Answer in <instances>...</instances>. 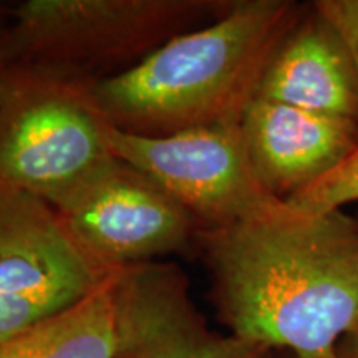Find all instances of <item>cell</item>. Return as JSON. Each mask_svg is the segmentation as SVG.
<instances>
[{"mask_svg": "<svg viewBox=\"0 0 358 358\" xmlns=\"http://www.w3.org/2000/svg\"><path fill=\"white\" fill-rule=\"evenodd\" d=\"M227 334L295 358H330L358 327V219L343 211L199 231Z\"/></svg>", "mask_w": 358, "mask_h": 358, "instance_id": "1", "label": "cell"}, {"mask_svg": "<svg viewBox=\"0 0 358 358\" xmlns=\"http://www.w3.org/2000/svg\"><path fill=\"white\" fill-rule=\"evenodd\" d=\"M303 10L290 0L229 2L214 20L168 40L90 92L111 127L143 136L241 123Z\"/></svg>", "mask_w": 358, "mask_h": 358, "instance_id": "2", "label": "cell"}, {"mask_svg": "<svg viewBox=\"0 0 358 358\" xmlns=\"http://www.w3.org/2000/svg\"><path fill=\"white\" fill-rule=\"evenodd\" d=\"M213 0H27L0 47L7 69L95 85L226 10Z\"/></svg>", "mask_w": 358, "mask_h": 358, "instance_id": "3", "label": "cell"}, {"mask_svg": "<svg viewBox=\"0 0 358 358\" xmlns=\"http://www.w3.org/2000/svg\"><path fill=\"white\" fill-rule=\"evenodd\" d=\"M88 85L7 69L0 95V182L52 208L116 159Z\"/></svg>", "mask_w": 358, "mask_h": 358, "instance_id": "4", "label": "cell"}, {"mask_svg": "<svg viewBox=\"0 0 358 358\" xmlns=\"http://www.w3.org/2000/svg\"><path fill=\"white\" fill-rule=\"evenodd\" d=\"M115 158L138 169L178 201L203 229L272 217L290 206L261 185L241 123L143 136L108 127Z\"/></svg>", "mask_w": 358, "mask_h": 358, "instance_id": "5", "label": "cell"}, {"mask_svg": "<svg viewBox=\"0 0 358 358\" xmlns=\"http://www.w3.org/2000/svg\"><path fill=\"white\" fill-rule=\"evenodd\" d=\"M115 272L75 244L50 204L0 182V343L77 306Z\"/></svg>", "mask_w": 358, "mask_h": 358, "instance_id": "6", "label": "cell"}, {"mask_svg": "<svg viewBox=\"0 0 358 358\" xmlns=\"http://www.w3.org/2000/svg\"><path fill=\"white\" fill-rule=\"evenodd\" d=\"M53 209L75 244L113 272L181 250L201 231L178 201L118 158Z\"/></svg>", "mask_w": 358, "mask_h": 358, "instance_id": "7", "label": "cell"}, {"mask_svg": "<svg viewBox=\"0 0 358 358\" xmlns=\"http://www.w3.org/2000/svg\"><path fill=\"white\" fill-rule=\"evenodd\" d=\"M113 302V358H268L266 348L209 329L174 264L116 271Z\"/></svg>", "mask_w": 358, "mask_h": 358, "instance_id": "8", "label": "cell"}, {"mask_svg": "<svg viewBox=\"0 0 358 358\" xmlns=\"http://www.w3.org/2000/svg\"><path fill=\"white\" fill-rule=\"evenodd\" d=\"M241 133L257 179L284 203L334 171L358 146L355 120L262 98L245 108Z\"/></svg>", "mask_w": 358, "mask_h": 358, "instance_id": "9", "label": "cell"}, {"mask_svg": "<svg viewBox=\"0 0 358 358\" xmlns=\"http://www.w3.org/2000/svg\"><path fill=\"white\" fill-rule=\"evenodd\" d=\"M256 98L358 123L355 58L313 3L271 58Z\"/></svg>", "mask_w": 358, "mask_h": 358, "instance_id": "10", "label": "cell"}, {"mask_svg": "<svg viewBox=\"0 0 358 358\" xmlns=\"http://www.w3.org/2000/svg\"><path fill=\"white\" fill-rule=\"evenodd\" d=\"M115 274L77 306L0 343V358H113Z\"/></svg>", "mask_w": 358, "mask_h": 358, "instance_id": "11", "label": "cell"}, {"mask_svg": "<svg viewBox=\"0 0 358 358\" xmlns=\"http://www.w3.org/2000/svg\"><path fill=\"white\" fill-rule=\"evenodd\" d=\"M295 211L325 214L358 203V146L320 181L285 201Z\"/></svg>", "mask_w": 358, "mask_h": 358, "instance_id": "12", "label": "cell"}, {"mask_svg": "<svg viewBox=\"0 0 358 358\" xmlns=\"http://www.w3.org/2000/svg\"><path fill=\"white\" fill-rule=\"evenodd\" d=\"M313 7L338 30L358 69V0H317Z\"/></svg>", "mask_w": 358, "mask_h": 358, "instance_id": "13", "label": "cell"}, {"mask_svg": "<svg viewBox=\"0 0 358 358\" xmlns=\"http://www.w3.org/2000/svg\"><path fill=\"white\" fill-rule=\"evenodd\" d=\"M330 358H358V327L340 340Z\"/></svg>", "mask_w": 358, "mask_h": 358, "instance_id": "14", "label": "cell"}, {"mask_svg": "<svg viewBox=\"0 0 358 358\" xmlns=\"http://www.w3.org/2000/svg\"><path fill=\"white\" fill-rule=\"evenodd\" d=\"M2 30H0V38H2ZM6 75H7V64H6V58H3L2 47H0V95H2L3 82H6Z\"/></svg>", "mask_w": 358, "mask_h": 358, "instance_id": "15", "label": "cell"}]
</instances>
